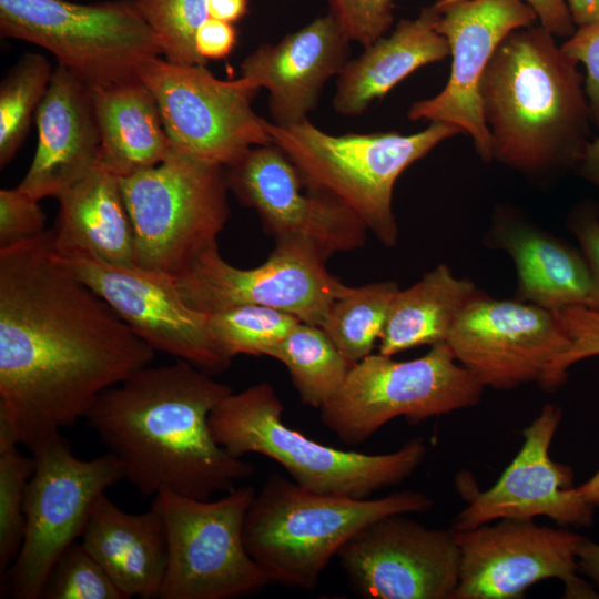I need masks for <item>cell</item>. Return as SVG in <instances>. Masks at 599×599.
<instances>
[{"mask_svg":"<svg viewBox=\"0 0 599 599\" xmlns=\"http://www.w3.org/2000/svg\"><path fill=\"white\" fill-rule=\"evenodd\" d=\"M34 121L35 153L18 186L39 201L58 199L99 164L100 136L89 88L58 64Z\"/></svg>","mask_w":599,"mask_h":599,"instance_id":"603a6c76","label":"cell"},{"mask_svg":"<svg viewBox=\"0 0 599 599\" xmlns=\"http://www.w3.org/2000/svg\"><path fill=\"white\" fill-rule=\"evenodd\" d=\"M34 470L26 495V527L20 550L6 575L13 598L39 599L64 551L87 526L94 504L124 479L110 453L77 457L60 433L32 450Z\"/></svg>","mask_w":599,"mask_h":599,"instance_id":"8fae6325","label":"cell"},{"mask_svg":"<svg viewBox=\"0 0 599 599\" xmlns=\"http://www.w3.org/2000/svg\"><path fill=\"white\" fill-rule=\"evenodd\" d=\"M438 18L434 4L425 7L416 18L399 20L388 35L349 59L337 75L334 110L359 115L416 70L450 55L446 38L437 31Z\"/></svg>","mask_w":599,"mask_h":599,"instance_id":"d4e9b609","label":"cell"},{"mask_svg":"<svg viewBox=\"0 0 599 599\" xmlns=\"http://www.w3.org/2000/svg\"><path fill=\"white\" fill-rule=\"evenodd\" d=\"M42 598L125 599L101 565L78 540L55 564Z\"/></svg>","mask_w":599,"mask_h":599,"instance_id":"e575fe53","label":"cell"},{"mask_svg":"<svg viewBox=\"0 0 599 599\" xmlns=\"http://www.w3.org/2000/svg\"><path fill=\"white\" fill-rule=\"evenodd\" d=\"M57 200L51 230L57 255L134 264V232L116 175L98 164Z\"/></svg>","mask_w":599,"mask_h":599,"instance_id":"484cf974","label":"cell"},{"mask_svg":"<svg viewBox=\"0 0 599 599\" xmlns=\"http://www.w3.org/2000/svg\"><path fill=\"white\" fill-rule=\"evenodd\" d=\"M583 81L545 28L510 32L479 83L493 161L541 187L576 171L592 140Z\"/></svg>","mask_w":599,"mask_h":599,"instance_id":"3957f363","label":"cell"},{"mask_svg":"<svg viewBox=\"0 0 599 599\" xmlns=\"http://www.w3.org/2000/svg\"><path fill=\"white\" fill-rule=\"evenodd\" d=\"M45 214L40 201L21 190H0V248L9 247L45 232Z\"/></svg>","mask_w":599,"mask_h":599,"instance_id":"74e56055","label":"cell"},{"mask_svg":"<svg viewBox=\"0 0 599 599\" xmlns=\"http://www.w3.org/2000/svg\"><path fill=\"white\" fill-rule=\"evenodd\" d=\"M351 41L327 13L277 43L256 48L241 63V77L268 91L272 123H300L315 109L325 83L349 60Z\"/></svg>","mask_w":599,"mask_h":599,"instance_id":"44dd1931","label":"cell"},{"mask_svg":"<svg viewBox=\"0 0 599 599\" xmlns=\"http://www.w3.org/2000/svg\"><path fill=\"white\" fill-rule=\"evenodd\" d=\"M567 227L577 237L599 286V206L596 202H578L567 215Z\"/></svg>","mask_w":599,"mask_h":599,"instance_id":"ab89813d","label":"cell"},{"mask_svg":"<svg viewBox=\"0 0 599 599\" xmlns=\"http://www.w3.org/2000/svg\"><path fill=\"white\" fill-rule=\"evenodd\" d=\"M446 343L484 387L509 390L539 384L570 339L554 312L483 292L461 311Z\"/></svg>","mask_w":599,"mask_h":599,"instance_id":"ac0fdd59","label":"cell"},{"mask_svg":"<svg viewBox=\"0 0 599 599\" xmlns=\"http://www.w3.org/2000/svg\"><path fill=\"white\" fill-rule=\"evenodd\" d=\"M585 499L593 507H599V469L586 483L578 486Z\"/></svg>","mask_w":599,"mask_h":599,"instance_id":"7dc6e473","label":"cell"},{"mask_svg":"<svg viewBox=\"0 0 599 599\" xmlns=\"http://www.w3.org/2000/svg\"><path fill=\"white\" fill-rule=\"evenodd\" d=\"M578 569L599 588V544L583 537L578 550Z\"/></svg>","mask_w":599,"mask_h":599,"instance_id":"ee69618b","label":"cell"},{"mask_svg":"<svg viewBox=\"0 0 599 599\" xmlns=\"http://www.w3.org/2000/svg\"><path fill=\"white\" fill-rule=\"evenodd\" d=\"M484 243L514 261L516 300L551 312L576 305L599 307V286L582 251L517 207L501 204L495 209Z\"/></svg>","mask_w":599,"mask_h":599,"instance_id":"7402d4cb","label":"cell"},{"mask_svg":"<svg viewBox=\"0 0 599 599\" xmlns=\"http://www.w3.org/2000/svg\"><path fill=\"white\" fill-rule=\"evenodd\" d=\"M267 356L288 370L301 400L321 409L343 386L352 366L325 331L300 322Z\"/></svg>","mask_w":599,"mask_h":599,"instance_id":"f1b7e54d","label":"cell"},{"mask_svg":"<svg viewBox=\"0 0 599 599\" xmlns=\"http://www.w3.org/2000/svg\"><path fill=\"white\" fill-rule=\"evenodd\" d=\"M138 78L156 99L172 151L229 166L250 149L272 143L267 123L252 106L258 90L248 80H221L204 64L155 57Z\"/></svg>","mask_w":599,"mask_h":599,"instance_id":"7c38bea8","label":"cell"},{"mask_svg":"<svg viewBox=\"0 0 599 599\" xmlns=\"http://www.w3.org/2000/svg\"><path fill=\"white\" fill-rule=\"evenodd\" d=\"M55 256L155 352L187 362L212 376L231 365L232 358L212 335L209 315L184 302L175 276L136 264Z\"/></svg>","mask_w":599,"mask_h":599,"instance_id":"9a60e30c","label":"cell"},{"mask_svg":"<svg viewBox=\"0 0 599 599\" xmlns=\"http://www.w3.org/2000/svg\"><path fill=\"white\" fill-rule=\"evenodd\" d=\"M224 170L229 191L256 211L275 240L306 238L326 260L364 246L365 222L328 194L303 192L300 172L275 144L254 146Z\"/></svg>","mask_w":599,"mask_h":599,"instance_id":"d6986e66","label":"cell"},{"mask_svg":"<svg viewBox=\"0 0 599 599\" xmlns=\"http://www.w3.org/2000/svg\"><path fill=\"white\" fill-rule=\"evenodd\" d=\"M80 541L125 599L160 597L167 539L163 520L153 507L141 514L126 512L103 494Z\"/></svg>","mask_w":599,"mask_h":599,"instance_id":"cb8c5ba5","label":"cell"},{"mask_svg":"<svg viewBox=\"0 0 599 599\" xmlns=\"http://www.w3.org/2000/svg\"><path fill=\"white\" fill-rule=\"evenodd\" d=\"M433 507V499L416 490L361 499L314 493L271 474L247 510L244 544L273 582L311 590L358 530L386 516Z\"/></svg>","mask_w":599,"mask_h":599,"instance_id":"277c9868","label":"cell"},{"mask_svg":"<svg viewBox=\"0 0 599 599\" xmlns=\"http://www.w3.org/2000/svg\"><path fill=\"white\" fill-rule=\"evenodd\" d=\"M326 1L344 35L363 47L385 35L394 21V0Z\"/></svg>","mask_w":599,"mask_h":599,"instance_id":"8d00e7d4","label":"cell"},{"mask_svg":"<svg viewBox=\"0 0 599 599\" xmlns=\"http://www.w3.org/2000/svg\"><path fill=\"white\" fill-rule=\"evenodd\" d=\"M232 388L192 364L146 366L104 390L85 419L143 496L206 500L250 478L253 465L214 439L209 418Z\"/></svg>","mask_w":599,"mask_h":599,"instance_id":"7a4b0ae2","label":"cell"},{"mask_svg":"<svg viewBox=\"0 0 599 599\" xmlns=\"http://www.w3.org/2000/svg\"><path fill=\"white\" fill-rule=\"evenodd\" d=\"M405 515L377 519L341 547L336 557L351 588L367 599H454L456 531L430 529Z\"/></svg>","mask_w":599,"mask_h":599,"instance_id":"2e32d148","label":"cell"},{"mask_svg":"<svg viewBox=\"0 0 599 599\" xmlns=\"http://www.w3.org/2000/svg\"><path fill=\"white\" fill-rule=\"evenodd\" d=\"M54 69L40 53H26L0 84V167H6L24 142L50 85Z\"/></svg>","mask_w":599,"mask_h":599,"instance_id":"4dcf8cb0","label":"cell"},{"mask_svg":"<svg viewBox=\"0 0 599 599\" xmlns=\"http://www.w3.org/2000/svg\"><path fill=\"white\" fill-rule=\"evenodd\" d=\"M398 291L393 281L368 283L349 287L331 306L322 328L351 363L372 354Z\"/></svg>","mask_w":599,"mask_h":599,"instance_id":"f546056e","label":"cell"},{"mask_svg":"<svg viewBox=\"0 0 599 599\" xmlns=\"http://www.w3.org/2000/svg\"><path fill=\"white\" fill-rule=\"evenodd\" d=\"M256 490L235 487L216 500L173 493L153 497L167 539L161 599H229L273 583L244 544V522Z\"/></svg>","mask_w":599,"mask_h":599,"instance_id":"30bf717a","label":"cell"},{"mask_svg":"<svg viewBox=\"0 0 599 599\" xmlns=\"http://www.w3.org/2000/svg\"><path fill=\"white\" fill-rule=\"evenodd\" d=\"M484 389L446 342L409 361L372 353L352 366L341 389L321 408V420L354 446L399 416L419 423L473 407Z\"/></svg>","mask_w":599,"mask_h":599,"instance_id":"9c48e42d","label":"cell"},{"mask_svg":"<svg viewBox=\"0 0 599 599\" xmlns=\"http://www.w3.org/2000/svg\"><path fill=\"white\" fill-rule=\"evenodd\" d=\"M134 6L156 34L166 60L205 64L195 50V33L209 18L206 0H135Z\"/></svg>","mask_w":599,"mask_h":599,"instance_id":"836d02e7","label":"cell"},{"mask_svg":"<svg viewBox=\"0 0 599 599\" xmlns=\"http://www.w3.org/2000/svg\"><path fill=\"white\" fill-rule=\"evenodd\" d=\"M561 409L545 405L522 430L524 444L496 484L478 491L457 515L453 529L467 530L499 519L547 517L561 526L586 527L595 507L572 487L570 467L550 457Z\"/></svg>","mask_w":599,"mask_h":599,"instance_id":"ffe728a7","label":"cell"},{"mask_svg":"<svg viewBox=\"0 0 599 599\" xmlns=\"http://www.w3.org/2000/svg\"><path fill=\"white\" fill-rule=\"evenodd\" d=\"M236 41L237 32L233 23L209 17L195 33V50L206 63L229 57Z\"/></svg>","mask_w":599,"mask_h":599,"instance_id":"60d3db41","label":"cell"},{"mask_svg":"<svg viewBox=\"0 0 599 599\" xmlns=\"http://www.w3.org/2000/svg\"><path fill=\"white\" fill-rule=\"evenodd\" d=\"M496 521L455 530L460 559L454 599H519L546 579H560L568 598L597 597L576 575L582 536L534 519Z\"/></svg>","mask_w":599,"mask_h":599,"instance_id":"5bb4252c","label":"cell"},{"mask_svg":"<svg viewBox=\"0 0 599 599\" xmlns=\"http://www.w3.org/2000/svg\"><path fill=\"white\" fill-rule=\"evenodd\" d=\"M577 27L599 20V0H566Z\"/></svg>","mask_w":599,"mask_h":599,"instance_id":"bcb514c9","label":"cell"},{"mask_svg":"<svg viewBox=\"0 0 599 599\" xmlns=\"http://www.w3.org/2000/svg\"><path fill=\"white\" fill-rule=\"evenodd\" d=\"M325 261L311 241L287 236L276 238L261 265L238 268L222 257L215 243L176 276V284L184 302L204 314L260 305L322 327L333 303L349 290Z\"/></svg>","mask_w":599,"mask_h":599,"instance_id":"4fadbf2b","label":"cell"},{"mask_svg":"<svg viewBox=\"0 0 599 599\" xmlns=\"http://www.w3.org/2000/svg\"><path fill=\"white\" fill-rule=\"evenodd\" d=\"M560 48L578 64L585 65V93L592 122L599 126V20L577 27Z\"/></svg>","mask_w":599,"mask_h":599,"instance_id":"f35d334b","label":"cell"},{"mask_svg":"<svg viewBox=\"0 0 599 599\" xmlns=\"http://www.w3.org/2000/svg\"><path fill=\"white\" fill-rule=\"evenodd\" d=\"M275 144L296 166L305 187L352 209L386 247L398 240L393 190L400 174L439 143L464 133L441 122L413 134L395 131L331 134L308 119L288 126L267 123Z\"/></svg>","mask_w":599,"mask_h":599,"instance_id":"8992f818","label":"cell"},{"mask_svg":"<svg viewBox=\"0 0 599 599\" xmlns=\"http://www.w3.org/2000/svg\"><path fill=\"white\" fill-rule=\"evenodd\" d=\"M536 12L542 28L555 37L568 38L576 26L566 0H525Z\"/></svg>","mask_w":599,"mask_h":599,"instance_id":"b9f144b4","label":"cell"},{"mask_svg":"<svg viewBox=\"0 0 599 599\" xmlns=\"http://www.w3.org/2000/svg\"><path fill=\"white\" fill-rule=\"evenodd\" d=\"M89 90L101 166L119 179L128 177L158 165L172 152L156 99L139 78Z\"/></svg>","mask_w":599,"mask_h":599,"instance_id":"4316f807","label":"cell"},{"mask_svg":"<svg viewBox=\"0 0 599 599\" xmlns=\"http://www.w3.org/2000/svg\"><path fill=\"white\" fill-rule=\"evenodd\" d=\"M0 33L49 51L88 88L135 79L162 55L156 34L126 1L0 0Z\"/></svg>","mask_w":599,"mask_h":599,"instance_id":"ba28073f","label":"cell"},{"mask_svg":"<svg viewBox=\"0 0 599 599\" xmlns=\"http://www.w3.org/2000/svg\"><path fill=\"white\" fill-rule=\"evenodd\" d=\"M283 412L274 387L258 383L232 392L219 403L210 415V429L230 454L263 455L280 464L293 481L307 490L361 499L403 483L427 454L422 438L385 454L337 449L291 428L283 420Z\"/></svg>","mask_w":599,"mask_h":599,"instance_id":"5b68a950","label":"cell"},{"mask_svg":"<svg viewBox=\"0 0 599 599\" xmlns=\"http://www.w3.org/2000/svg\"><path fill=\"white\" fill-rule=\"evenodd\" d=\"M576 172L599 189V136L589 142Z\"/></svg>","mask_w":599,"mask_h":599,"instance_id":"f6af8a7d","label":"cell"},{"mask_svg":"<svg viewBox=\"0 0 599 599\" xmlns=\"http://www.w3.org/2000/svg\"><path fill=\"white\" fill-rule=\"evenodd\" d=\"M120 184L134 232V264L175 277L217 243L230 215L224 166L174 151Z\"/></svg>","mask_w":599,"mask_h":599,"instance_id":"52a82bcc","label":"cell"},{"mask_svg":"<svg viewBox=\"0 0 599 599\" xmlns=\"http://www.w3.org/2000/svg\"><path fill=\"white\" fill-rule=\"evenodd\" d=\"M484 291L469 278L454 275L441 263L392 300L378 338V353L393 356L403 351L447 342L466 305Z\"/></svg>","mask_w":599,"mask_h":599,"instance_id":"83f0119b","label":"cell"},{"mask_svg":"<svg viewBox=\"0 0 599 599\" xmlns=\"http://www.w3.org/2000/svg\"><path fill=\"white\" fill-rule=\"evenodd\" d=\"M434 7L437 31L449 45L450 73L443 90L414 102L407 116L459 128L489 163L491 139L483 116L480 79L500 42L514 30L534 26L537 14L525 0H436Z\"/></svg>","mask_w":599,"mask_h":599,"instance_id":"e0dca14e","label":"cell"},{"mask_svg":"<svg viewBox=\"0 0 599 599\" xmlns=\"http://www.w3.org/2000/svg\"><path fill=\"white\" fill-rule=\"evenodd\" d=\"M51 236L0 248V434L30 451L155 356L58 261Z\"/></svg>","mask_w":599,"mask_h":599,"instance_id":"6da1fadb","label":"cell"},{"mask_svg":"<svg viewBox=\"0 0 599 599\" xmlns=\"http://www.w3.org/2000/svg\"><path fill=\"white\" fill-rule=\"evenodd\" d=\"M207 315L213 337L231 358L267 356L301 322L288 313L260 305H243Z\"/></svg>","mask_w":599,"mask_h":599,"instance_id":"1f68e13d","label":"cell"},{"mask_svg":"<svg viewBox=\"0 0 599 599\" xmlns=\"http://www.w3.org/2000/svg\"><path fill=\"white\" fill-rule=\"evenodd\" d=\"M19 444L0 434V576L14 561L26 527V495L34 470V457L22 454Z\"/></svg>","mask_w":599,"mask_h":599,"instance_id":"d6a6232c","label":"cell"},{"mask_svg":"<svg viewBox=\"0 0 599 599\" xmlns=\"http://www.w3.org/2000/svg\"><path fill=\"white\" fill-rule=\"evenodd\" d=\"M554 314L568 335L570 345L546 369L538 384L545 392L560 387L573 364L599 356V307L576 305L558 309Z\"/></svg>","mask_w":599,"mask_h":599,"instance_id":"d590c367","label":"cell"},{"mask_svg":"<svg viewBox=\"0 0 599 599\" xmlns=\"http://www.w3.org/2000/svg\"><path fill=\"white\" fill-rule=\"evenodd\" d=\"M210 18L234 23L241 20L248 10V0H206Z\"/></svg>","mask_w":599,"mask_h":599,"instance_id":"7bdbcfd3","label":"cell"}]
</instances>
